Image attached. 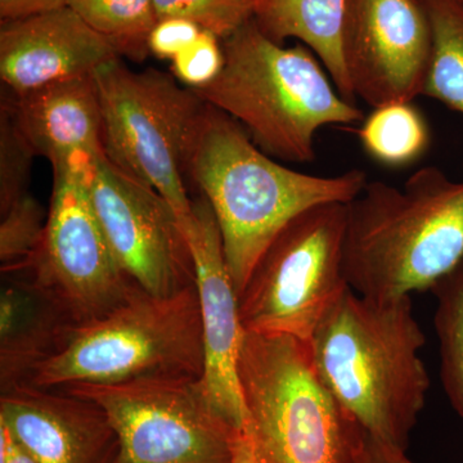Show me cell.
Here are the masks:
<instances>
[{
  "instance_id": "obj_1",
  "label": "cell",
  "mask_w": 463,
  "mask_h": 463,
  "mask_svg": "<svg viewBox=\"0 0 463 463\" xmlns=\"http://www.w3.org/2000/svg\"><path fill=\"white\" fill-rule=\"evenodd\" d=\"M187 173L214 212L239 298L289 222L322 203H352L368 182L359 169L323 176L281 165L236 120L207 103L188 155Z\"/></svg>"
},
{
  "instance_id": "obj_2",
  "label": "cell",
  "mask_w": 463,
  "mask_h": 463,
  "mask_svg": "<svg viewBox=\"0 0 463 463\" xmlns=\"http://www.w3.org/2000/svg\"><path fill=\"white\" fill-rule=\"evenodd\" d=\"M426 337L411 297L373 300L347 288L309 341L317 373L370 437L407 452L430 389Z\"/></svg>"
},
{
  "instance_id": "obj_3",
  "label": "cell",
  "mask_w": 463,
  "mask_h": 463,
  "mask_svg": "<svg viewBox=\"0 0 463 463\" xmlns=\"http://www.w3.org/2000/svg\"><path fill=\"white\" fill-rule=\"evenodd\" d=\"M462 261L463 181L439 167H421L402 188L367 182L347 203L344 269L361 297L431 291Z\"/></svg>"
},
{
  "instance_id": "obj_4",
  "label": "cell",
  "mask_w": 463,
  "mask_h": 463,
  "mask_svg": "<svg viewBox=\"0 0 463 463\" xmlns=\"http://www.w3.org/2000/svg\"><path fill=\"white\" fill-rule=\"evenodd\" d=\"M222 44L221 74L194 90L207 105L236 120L269 156L310 163L321 128L364 120V111L335 90L307 48H285L273 42L254 18Z\"/></svg>"
},
{
  "instance_id": "obj_5",
  "label": "cell",
  "mask_w": 463,
  "mask_h": 463,
  "mask_svg": "<svg viewBox=\"0 0 463 463\" xmlns=\"http://www.w3.org/2000/svg\"><path fill=\"white\" fill-rule=\"evenodd\" d=\"M239 381L257 463H362L367 432L317 373L309 343L245 331Z\"/></svg>"
},
{
  "instance_id": "obj_6",
  "label": "cell",
  "mask_w": 463,
  "mask_h": 463,
  "mask_svg": "<svg viewBox=\"0 0 463 463\" xmlns=\"http://www.w3.org/2000/svg\"><path fill=\"white\" fill-rule=\"evenodd\" d=\"M203 323L196 285L169 297L134 285L105 316L76 323L26 383L60 389L145 377H203Z\"/></svg>"
},
{
  "instance_id": "obj_7",
  "label": "cell",
  "mask_w": 463,
  "mask_h": 463,
  "mask_svg": "<svg viewBox=\"0 0 463 463\" xmlns=\"http://www.w3.org/2000/svg\"><path fill=\"white\" fill-rule=\"evenodd\" d=\"M103 155L167 201L185 233L194 218L183 175L206 103L155 69L133 71L116 58L94 74ZM185 236V234H184Z\"/></svg>"
},
{
  "instance_id": "obj_8",
  "label": "cell",
  "mask_w": 463,
  "mask_h": 463,
  "mask_svg": "<svg viewBox=\"0 0 463 463\" xmlns=\"http://www.w3.org/2000/svg\"><path fill=\"white\" fill-rule=\"evenodd\" d=\"M347 203L301 213L255 267L239 298L243 330L309 343L331 307L350 288L344 269Z\"/></svg>"
},
{
  "instance_id": "obj_9",
  "label": "cell",
  "mask_w": 463,
  "mask_h": 463,
  "mask_svg": "<svg viewBox=\"0 0 463 463\" xmlns=\"http://www.w3.org/2000/svg\"><path fill=\"white\" fill-rule=\"evenodd\" d=\"M203 377H145L60 388L99 404L120 443L118 463H233L239 429L207 398Z\"/></svg>"
},
{
  "instance_id": "obj_10",
  "label": "cell",
  "mask_w": 463,
  "mask_h": 463,
  "mask_svg": "<svg viewBox=\"0 0 463 463\" xmlns=\"http://www.w3.org/2000/svg\"><path fill=\"white\" fill-rule=\"evenodd\" d=\"M91 160L76 156L52 166L53 194L44 240L23 269L53 289L78 323L105 316L137 285L118 264L91 203Z\"/></svg>"
},
{
  "instance_id": "obj_11",
  "label": "cell",
  "mask_w": 463,
  "mask_h": 463,
  "mask_svg": "<svg viewBox=\"0 0 463 463\" xmlns=\"http://www.w3.org/2000/svg\"><path fill=\"white\" fill-rule=\"evenodd\" d=\"M88 187L109 246L130 279L156 297L196 285L190 245L160 194L118 170L103 154L88 166Z\"/></svg>"
},
{
  "instance_id": "obj_12",
  "label": "cell",
  "mask_w": 463,
  "mask_h": 463,
  "mask_svg": "<svg viewBox=\"0 0 463 463\" xmlns=\"http://www.w3.org/2000/svg\"><path fill=\"white\" fill-rule=\"evenodd\" d=\"M341 48L355 99L373 109L412 102L432 50L422 0H346Z\"/></svg>"
},
{
  "instance_id": "obj_13",
  "label": "cell",
  "mask_w": 463,
  "mask_h": 463,
  "mask_svg": "<svg viewBox=\"0 0 463 463\" xmlns=\"http://www.w3.org/2000/svg\"><path fill=\"white\" fill-rule=\"evenodd\" d=\"M184 234L194 257L203 323L205 364L201 380L218 412L243 430L246 410L239 381V356L245 330L221 232L205 197L194 201V218Z\"/></svg>"
},
{
  "instance_id": "obj_14",
  "label": "cell",
  "mask_w": 463,
  "mask_h": 463,
  "mask_svg": "<svg viewBox=\"0 0 463 463\" xmlns=\"http://www.w3.org/2000/svg\"><path fill=\"white\" fill-rule=\"evenodd\" d=\"M0 423L36 463H118L120 443L99 404L20 383L0 395Z\"/></svg>"
},
{
  "instance_id": "obj_15",
  "label": "cell",
  "mask_w": 463,
  "mask_h": 463,
  "mask_svg": "<svg viewBox=\"0 0 463 463\" xmlns=\"http://www.w3.org/2000/svg\"><path fill=\"white\" fill-rule=\"evenodd\" d=\"M116 58L115 48L67 5L0 25V78L14 96L93 76Z\"/></svg>"
},
{
  "instance_id": "obj_16",
  "label": "cell",
  "mask_w": 463,
  "mask_h": 463,
  "mask_svg": "<svg viewBox=\"0 0 463 463\" xmlns=\"http://www.w3.org/2000/svg\"><path fill=\"white\" fill-rule=\"evenodd\" d=\"M5 276V274H3ZM0 298V389L26 383L76 322L56 292L29 270L5 274Z\"/></svg>"
},
{
  "instance_id": "obj_17",
  "label": "cell",
  "mask_w": 463,
  "mask_h": 463,
  "mask_svg": "<svg viewBox=\"0 0 463 463\" xmlns=\"http://www.w3.org/2000/svg\"><path fill=\"white\" fill-rule=\"evenodd\" d=\"M36 156L52 166L103 154L102 116L93 76L47 85L8 99Z\"/></svg>"
},
{
  "instance_id": "obj_18",
  "label": "cell",
  "mask_w": 463,
  "mask_h": 463,
  "mask_svg": "<svg viewBox=\"0 0 463 463\" xmlns=\"http://www.w3.org/2000/svg\"><path fill=\"white\" fill-rule=\"evenodd\" d=\"M345 5L346 0H255L252 18L279 44L289 38L306 43L341 96L355 103L341 48Z\"/></svg>"
},
{
  "instance_id": "obj_19",
  "label": "cell",
  "mask_w": 463,
  "mask_h": 463,
  "mask_svg": "<svg viewBox=\"0 0 463 463\" xmlns=\"http://www.w3.org/2000/svg\"><path fill=\"white\" fill-rule=\"evenodd\" d=\"M430 20L432 50L423 96L463 114V3L422 0Z\"/></svg>"
},
{
  "instance_id": "obj_20",
  "label": "cell",
  "mask_w": 463,
  "mask_h": 463,
  "mask_svg": "<svg viewBox=\"0 0 463 463\" xmlns=\"http://www.w3.org/2000/svg\"><path fill=\"white\" fill-rule=\"evenodd\" d=\"M362 123L359 141L365 152L383 165H408L421 157L430 143L428 125L411 103L373 109Z\"/></svg>"
},
{
  "instance_id": "obj_21",
  "label": "cell",
  "mask_w": 463,
  "mask_h": 463,
  "mask_svg": "<svg viewBox=\"0 0 463 463\" xmlns=\"http://www.w3.org/2000/svg\"><path fill=\"white\" fill-rule=\"evenodd\" d=\"M67 7L83 18L115 48L118 56L142 62L158 17L154 0H69Z\"/></svg>"
},
{
  "instance_id": "obj_22",
  "label": "cell",
  "mask_w": 463,
  "mask_h": 463,
  "mask_svg": "<svg viewBox=\"0 0 463 463\" xmlns=\"http://www.w3.org/2000/svg\"><path fill=\"white\" fill-rule=\"evenodd\" d=\"M440 377L447 397L463 420V261L431 289Z\"/></svg>"
},
{
  "instance_id": "obj_23",
  "label": "cell",
  "mask_w": 463,
  "mask_h": 463,
  "mask_svg": "<svg viewBox=\"0 0 463 463\" xmlns=\"http://www.w3.org/2000/svg\"><path fill=\"white\" fill-rule=\"evenodd\" d=\"M45 212L32 194L18 199L2 213L0 260L2 273L25 269L41 251L44 240Z\"/></svg>"
},
{
  "instance_id": "obj_24",
  "label": "cell",
  "mask_w": 463,
  "mask_h": 463,
  "mask_svg": "<svg viewBox=\"0 0 463 463\" xmlns=\"http://www.w3.org/2000/svg\"><path fill=\"white\" fill-rule=\"evenodd\" d=\"M35 149L21 129L8 99L0 109V214L29 194Z\"/></svg>"
},
{
  "instance_id": "obj_25",
  "label": "cell",
  "mask_w": 463,
  "mask_h": 463,
  "mask_svg": "<svg viewBox=\"0 0 463 463\" xmlns=\"http://www.w3.org/2000/svg\"><path fill=\"white\" fill-rule=\"evenodd\" d=\"M255 0H154L158 20L184 18L221 41L254 17Z\"/></svg>"
},
{
  "instance_id": "obj_26",
  "label": "cell",
  "mask_w": 463,
  "mask_h": 463,
  "mask_svg": "<svg viewBox=\"0 0 463 463\" xmlns=\"http://www.w3.org/2000/svg\"><path fill=\"white\" fill-rule=\"evenodd\" d=\"M223 66V44L218 36L206 30L172 60L174 78L191 90H200L213 83Z\"/></svg>"
},
{
  "instance_id": "obj_27",
  "label": "cell",
  "mask_w": 463,
  "mask_h": 463,
  "mask_svg": "<svg viewBox=\"0 0 463 463\" xmlns=\"http://www.w3.org/2000/svg\"><path fill=\"white\" fill-rule=\"evenodd\" d=\"M201 33L203 29L197 24L184 18L172 17L158 20L149 33V53L161 60L172 61L196 41Z\"/></svg>"
},
{
  "instance_id": "obj_28",
  "label": "cell",
  "mask_w": 463,
  "mask_h": 463,
  "mask_svg": "<svg viewBox=\"0 0 463 463\" xmlns=\"http://www.w3.org/2000/svg\"><path fill=\"white\" fill-rule=\"evenodd\" d=\"M69 0H0L2 21L20 20L66 7Z\"/></svg>"
},
{
  "instance_id": "obj_29",
  "label": "cell",
  "mask_w": 463,
  "mask_h": 463,
  "mask_svg": "<svg viewBox=\"0 0 463 463\" xmlns=\"http://www.w3.org/2000/svg\"><path fill=\"white\" fill-rule=\"evenodd\" d=\"M362 463H413L403 450L381 443L367 434Z\"/></svg>"
},
{
  "instance_id": "obj_30",
  "label": "cell",
  "mask_w": 463,
  "mask_h": 463,
  "mask_svg": "<svg viewBox=\"0 0 463 463\" xmlns=\"http://www.w3.org/2000/svg\"><path fill=\"white\" fill-rule=\"evenodd\" d=\"M0 463H36L2 423H0Z\"/></svg>"
},
{
  "instance_id": "obj_31",
  "label": "cell",
  "mask_w": 463,
  "mask_h": 463,
  "mask_svg": "<svg viewBox=\"0 0 463 463\" xmlns=\"http://www.w3.org/2000/svg\"><path fill=\"white\" fill-rule=\"evenodd\" d=\"M233 463H257L252 455L251 444L245 430H241L234 446Z\"/></svg>"
},
{
  "instance_id": "obj_32",
  "label": "cell",
  "mask_w": 463,
  "mask_h": 463,
  "mask_svg": "<svg viewBox=\"0 0 463 463\" xmlns=\"http://www.w3.org/2000/svg\"><path fill=\"white\" fill-rule=\"evenodd\" d=\"M461 2L463 3V0H461Z\"/></svg>"
}]
</instances>
